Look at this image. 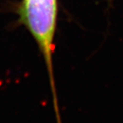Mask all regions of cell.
I'll return each instance as SVG.
<instances>
[{
	"instance_id": "obj_1",
	"label": "cell",
	"mask_w": 123,
	"mask_h": 123,
	"mask_svg": "<svg viewBox=\"0 0 123 123\" xmlns=\"http://www.w3.org/2000/svg\"><path fill=\"white\" fill-rule=\"evenodd\" d=\"M57 12V0H21L18 10L19 21L30 33L45 60L53 95L56 122L62 123L53 65Z\"/></svg>"
}]
</instances>
